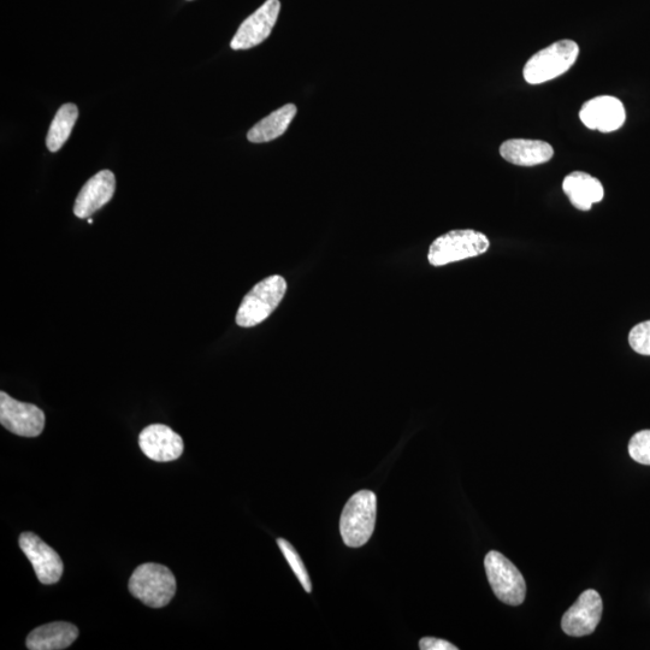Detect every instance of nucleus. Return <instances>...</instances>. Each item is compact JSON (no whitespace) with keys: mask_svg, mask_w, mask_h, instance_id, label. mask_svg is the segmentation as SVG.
Masks as SVG:
<instances>
[{"mask_svg":"<svg viewBox=\"0 0 650 650\" xmlns=\"http://www.w3.org/2000/svg\"><path fill=\"white\" fill-rule=\"evenodd\" d=\"M377 498L370 490H360L348 500L340 519V533L346 546L363 547L374 534Z\"/></svg>","mask_w":650,"mask_h":650,"instance_id":"1","label":"nucleus"},{"mask_svg":"<svg viewBox=\"0 0 650 650\" xmlns=\"http://www.w3.org/2000/svg\"><path fill=\"white\" fill-rule=\"evenodd\" d=\"M129 592L146 606L162 608L169 605L176 593V579L167 566L143 564L129 579Z\"/></svg>","mask_w":650,"mask_h":650,"instance_id":"2","label":"nucleus"},{"mask_svg":"<svg viewBox=\"0 0 650 650\" xmlns=\"http://www.w3.org/2000/svg\"><path fill=\"white\" fill-rule=\"evenodd\" d=\"M579 46L573 40H560L546 47L529 59L523 75L530 85L545 84L569 72L576 63Z\"/></svg>","mask_w":650,"mask_h":650,"instance_id":"3","label":"nucleus"},{"mask_svg":"<svg viewBox=\"0 0 650 650\" xmlns=\"http://www.w3.org/2000/svg\"><path fill=\"white\" fill-rule=\"evenodd\" d=\"M287 292V282L280 275L267 277L245 295L236 313V324L252 328L268 319Z\"/></svg>","mask_w":650,"mask_h":650,"instance_id":"4","label":"nucleus"},{"mask_svg":"<svg viewBox=\"0 0 650 650\" xmlns=\"http://www.w3.org/2000/svg\"><path fill=\"white\" fill-rule=\"evenodd\" d=\"M490 246L486 235L472 229L452 230L439 236L431 244L429 263L434 267L460 262V260L481 256Z\"/></svg>","mask_w":650,"mask_h":650,"instance_id":"5","label":"nucleus"},{"mask_svg":"<svg viewBox=\"0 0 650 650\" xmlns=\"http://www.w3.org/2000/svg\"><path fill=\"white\" fill-rule=\"evenodd\" d=\"M487 577L496 598L506 605H522L527 595V583L522 573L504 554L492 551L484 559Z\"/></svg>","mask_w":650,"mask_h":650,"instance_id":"6","label":"nucleus"},{"mask_svg":"<svg viewBox=\"0 0 650 650\" xmlns=\"http://www.w3.org/2000/svg\"><path fill=\"white\" fill-rule=\"evenodd\" d=\"M0 424L15 435L37 437L45 428V413L33 404L21 403L0 392Z\"/></svg>","mask_w":650,"mask_h":650,"instance_id":"7","label":"nucleus"},{"mask_svg":"<svg viewBox=\"0 0 650 650\" xmlns=\"http://www.w3.org/2000/svg\"><path fill=\"white\" fill-rule=\"evenodd\" d=\"M280 11V0H267L256 13L241 23L230 47L235 51L250 50L252 47L262 44L273 32Z\"/></svg>","mask_w":650,"mask_h":650,"instance_id":"8","label":"nucleus"},{"mask_svg":"<svg viewBox=\"0 0 650 650\" xmlns=\"http://www.w3.org/2000/svg\"><path fill=\"white\" fill-rule=\"evenodd\" d=\"M602 611L604 604L600 594L594 589L585 590L576 604L564 614L561 628L566 635L573 637L593 634L600 623Z\"/></svg>","mask_w":650,"mask_h":650,"instance_id":"9","label":"nucleus"},{"mask_svg":"<svg viewBox=\"0 0 650 650\" xmlns=\"http://www.w3.org/2000/svg\"><path fill=\"white\" fill-rule=\"evenodd\" d=\"M19 542L22 552L31 561L39 582L44 585L59 582L63 576L64 565L55 549L33 533H23Z\"/></svg>","mask_w":650,"mask_h":650,"instance_id":"10","label":"nucleus"},{"mask_svg":"<svg viewBox=\"0 0 650 650\" xmlns=\"http://www.w3.org/2000/svg\"><path fill=\"white\" fill-rule=\"evenodd\" d=\"M139 446L147 458L158 463L174 462L185 449L182 437L163 424H152L141 431Z\"/></svg>","mask_w":650,"mask_h":650,"instance_id":"11","label":"nucleus"},{"mask_svg":"<svg viewBox=\"0 0 650 650\" xmlns=\"http://www.w3.org/2000/svg\"><path fill=\"white\" fill-rule=\"evenodd\" d=\"M579 118L585 127L601 133L616 132L623 127L626 112L622 102L611 96L588 100L579 111Z\"/></svg>","mask_w":650,"mask_h":650,"instance_id":"12","label":"nucleus"},{"mask_svg":"<svg viewBox=\"0 0 650 650\" xmlns=\"http://www.w3.org/2000/svg\"><path fill=\"white\" fill-rule=\"evenodd\" d=\"M116 191V179L110 170L99 171L81 188L74 205V214L79 218H90L94 212L108 204Z\"/></svg>","mask_w":650,"mask_h":650,"instance_id":"13","label":"nucleus"},{"mask_svg":"<svg viewBox=\"0 0 650 650\" xmlns=\"http://www.w3.org/2000/svg\"><path fill=\"white\" fill-rule=\"evenodd\" d=\"M500 155L508 163L519 167H535L551 161L554 150L546 141L510 139L501 145Z\"/></svg>","mask_w":650,"mask_h":650,"instance_id":"14","label":"nucleus"},{"mask_svg":"<svg viewBox=\"0 0 650 650\" xmlns=\"http://www.w3.org/2000/svg\"><path fill=\"white\" fill-rule=\"evenodd\" d=\"M563 189L567 198L576 209L589 211L596 203H600L605 197V189L596 177L573 171L565 177Z\"/></svg>","mask_w":650,"mask_h":650,"instance_id":"15","label":"nucleus"},{"mask_svg":"<svg viewBox=\"0 0 650 650\" xmlns=\"http://www.w3.org/2000/svg\"><path fill=\"white\" fill-rule=\"evenodd\" d=\"M78 636L75 625L55 622L34 629L27 637L26 646L31 650H62L72 646Z\"/></svg>","mask_w":650,"mask_h":650,"instance_id":"16","label":"nucleus"},{"mask_svg":"<svg viewBox=\"0 0 650 650\" xmlns=\"http://www.w3.org/2000/svg\"><path fill=\"white\" fill-rule=\"evenodd\" d=\"M297 106L294 104H287L282 108L277 109L268 117L259 121L256 126L252 127L247 134L248 141L253 144L269 143L282 137L291 126L294 117L297 116Z\"/></svg>","mask_w":650,"mask_h":650,"instance_id":"17","label":"nucleus"},{"mask_svg":"<svg viewBox=\"0 0 650 650\" xmlns=\"http://www.w3.org/2000/svg\"><path fill=\"white\" fill-rule=\"evenodd\" d=\"M78 117V106L73 103L64 104L59 108L51 123L49 134H47V149L51 152H58L62 149L63 145L67 143L70 134H72Z\"/></svg>","mask_w":650,"mask_h":650,"instance_id":"18","label":"nucleus"},{"mask_svg":"<svg viewBox=\"0 0 650 650\" xmlns=\"http://www.w3.org/2000/svg\"><path fill=\"white\" fill-rule=\"evenodd\" d=\"M277 545H279L281 552L285 555L286 560L288 561L289 566L294 572V575L298 577L299 582L303 585L305 592H312V583L309 576V573L306 571V567L303 563V559L300 558V555L295 548L286 540L279 539L277 540Z\"/></svg>","mask_w":650,"mask_h":650,"instance_id":"19","label":"nucleus"},{"mask_svg":"<svg viewBox=\"0 0 650 650\" xmlns=\"http://www.w3.org/2000/svg\"><path fill=\"white\" fill-rule=\"evenodd\" d=\"M629 454L636 463L650 465V430L638 431L631 437Z\"/></svg>","mask_w":650,"mask_h":650,"instance_id":"20","label":"nucleus"},{"mask_svg":"<svg viewBox=\"0 0 650 650\" xmlns=\"http://www.w3.org/2000/svg\"><path fill=\"white\" fill-rule=\"evenodd\" d=\"M629 344L642 356H650V321L635 325L629 334Z\"/></svg>","mask_w":650,"mask_h":650,"instance_id":"21","label":"nucleus"},{"mask_svg":"<svg viewBox=\"0 0 650 650\" xmlns=\"http://www.w3.org/2000/svg\"><path fill=\"white\" fill-rule=\"evenodd\" d=\"M419 648L422 650H457L454 644L448 641L441 640V638L424 637L419 641Z\"/></svg>","mask_w":650,"mask_h":650,"instance_id":"22","label":"nucleus"},{"mask_svg":"<svg viewBox=\"0 0 650 650\" xmlns=\"http://www.w3.org/2000/svg\"><path fill=\"white\" fill-rule=\"evenodd\" d=\"M88 223L93 224L92 218H88Z\"/></svg>","mask_w":650,"mask_h":650,"instance_id":"23","label":"nucleus"}]
</instances>
